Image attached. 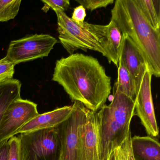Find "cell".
Returning <instances> with one entry per match:
<instances>
[{
	"instance_id": "cell-1",
	"label": "cell",
	"mask_w": 160,
	"mask_h": 160,
	"mask_svg": "<svg viewBox=\"0 0 160 160\" xmlns=\"http://www.w3.org/2000/svg\"><path fill=\"white\" fill-rule=\"evenodd\" d=\"M52 80L74 102L97 112L105 104L111 90V78L99 61L80 53L57 60Z\"/></svg>"
},
{
	"instance_id": "cell-2",
	"label": "cell",
	"mask_w": 160,
	"mask_h": 160,
	"mask_svg": "<svg viewBox=\"0 0 160 160\" xmlns=\"http://www.w3.org/2000/svg\"><path fill=\"white\" fill-rule=\"evenodd\" d=\"M111 18L138 50L152 76H160V31L153 28L136 0H117Z\"/></svg>"
},
{
	"instance_id": "cell-3",
	"label": "cell",
	"mask_w": 160,
	"mask_h": 160,
	"mask_svg": "<svg viewBox=\"0 0 160 160\" xmlns=\"http://www.w3.org/2000/svg\"><path fill=\"white\" fill-rule=\"evenodd\" d=\"M135 115V101L119 91L114 84L111 102L96 112L100 160H107L124 141L131 131V121Z\"/></svg>"
},
{
	"instance_id": "cell-4",
	"label": "cell",
	"mask_w": 160,
	"mask_h": 160,
	"mask_svg": "<svg viewBox=\"0 0 160 160\" xmlns=\"http://www.w3.org/2000/svg\"><path fill=\"white\" fill-rule=\"evenodd\" d=\"M22 160H60L61 143L56 128L20 134Z\"/></svg>"
},
{
	"instance_id": "cell-5",
	"label": "cell",
	"mask_w": 160,
	"mask_h": 160,
	"mask_svg": "<svg viewBox=\"0 0 160 160\" xmlns=\"http://www.w3.org/2000/svg\"><path fill=\"white\" fill-rule=\"evenodd\" d=\"M58 18L59 39L70 55L78 49L93 50L105 57V53L97 39L84 27L74 22L64 12L55 10Z\"/></svg>"
},
{
	"instance_id": "cell-6",
	"label": "cell",
	"mask_w": 160,
	"mask_h": 160,
	"mask_svg": "<svg viewBox=\"0 0 160 160\" xmlns=\"http://www.w3.org/2000/svg\"><path fill=\"white\" fill-rule=\"evenodd\" d=\"M58 40L48 34H37L12 41L6 57L15 65L48 57Z\"/></svg>"
},
{
	"instance_id": "cell-7",
	"label": "cell",
	"mask_w": 160,
	"mask_h": 160,
	"mask_svg": "<svg viewBox=\"0 0 160 160\" xmlns=\"http://www.w3.org/2000/svg\"><path fill=\"white\" fill-rule=\"evenodd\" d=\"M72 106L70 118L56 127L61 143L60 160H77L78 130L86 119L88 108L78 102Z\"/></svg>"
},
{
	"instance_id": "cell-8",
	"label": "cell",
	"mask_w": 160,
	"mask_h": 160,
	"mask_svg": "<svg viewBox=\"0 0 160 160\" xmlns=\"http://www.w3.org/2000/svg\"><path fill=\"white\" fill-rule=\"evenodd\" d=\"M38 114L37 105L31 101L21 98L13 102L0 124V143L14 136L20 128Z\"/></svg>"
},
{
	"instance_id": "cell-9",
	"label": "cell",
	"mask_w": 160,
	"mask_h": 160,
	"mask_svg": "<svg viewBox=\"0 0 160 160\" xmlns=\"http://www.w3.org/2000/svg\"><path fill=\"white\" fill-rule=\"evenodd\" d=\"M152 75L146 71L135 100V113L139 118L148 136L156 138L159 128L155 117L151 91Z\"/></svg>"
},
{
	"instance_id": "cell-10",
	"label": "cell",
	"mask_w": 160,
	"mask_h": 160,
	"mask_svg": "<svg viewBox=\"0 0 160 160\" xmlns=\"http://www.w3.org/2000/svg\"><path fill=\"white\" fill-rule=\"evenodd\" d=\"M83 27L97 39L109 63L113 62L118 67L123 35L116 23L112 19L105 26L85 22Z\"/></svg>"
},
{
	"instance_id": "cell-11",
	"label": "cell",
	"mask_w": 160,
	"mask_h": 160,
	"mask_svg": "<svg viewBox=\"0 0 160 160\" xmlns=\"http://www.w3.org/2000/svg\"><path fill=\"white\" fill-rule=\"evenodd\" d=\"M96 112L87 109L86 118L78 130L77 160H100Z\"/></svg>"
},
{
	"instance_id": "cell-12",
	"label": "cell",
	"mask_w": 160,
	"mask_h": 160,
	"mask_svg": "<svg viewBox=\"0 0 160 160\" xmlns=\"http://www.w3.org/2000/svg\"><path fill=\"white\" fill-rule=\"evenodd\" d=\"M72 111V106H65L52 111L39 114L20 128L16 132V135L56 128L67 120Z\"/></svg>"
},
{
	"instance_id": "cell-13",
	"label": "cell",
	"mask_w": 160,
	"mask_h": 160,
	"mask_svg": "<svg viewBox=\"0 0 160 160\" xmlns=\"http://www.w3.org/2000/svg\"><path fill=\"white\" fill-rule=\"evenodd\" d=\"M119 59L123 62L132 78L137 93L144 74L148 70V68L142 56L124 35H123Z\"/></svg>"
},
{
	"instance_id": "cell-14",
	"label": "cell",
	"mask_w": 160,
	"mask_h": 160,
	"mask_svg": "<svg viewBox=\"0 0 160 160\" xmlns=\"http://www.w3.org/2000/svg\"><path fill=\"white\" fill-rule=\"evenodd\" d=\"M131 143L134 160H160V143L156 138L135 135Z\"/></svg>"
},
{
	"instance_id": "cell-15",
	"label": "cell",
	"mask_w": 160,
	"mask_h": 160,
	"mask_svg": "<svg viewBox=\"0 0 160 160\" xmlns=\"http://www.w3.org/2000/svg\"><path fill=\"white\" fill-rule=\"evenodd\" d=\"M21 83L12 79L0 83V124L3 114L14 101L21 98Z\"/></svg>"
},
{
	"instance_id": "cell-16",
	"label": "cell",
	"mask_w": 160,
	"mask_h": 160,
	"mask_svg": "<svg viewBox=\"0 0 160 160\" xmlns=\"http://www.w3.org/2000/svg\"><path fill=\"white\" fill-rule=\"evenodd\" d=\"M118 68V80L115 83L117 89L119 91L135 101L137 92L134 81L120 59L119 60Z\"/></svg>"
},
{
	"instance_id": "cell-17",
	"label": "cell",
	"mask_w": 160,
	"mask_h": 160,
	"mask_svg": "<svg viewBox=\"0 0 160 160\" xmlns=\"http://www.w3.org/2000/svg\"><path fill=\"white\" fill-rule=\"evenodd\" d=\"M136 2L153 28L160 31V0H136Z\"/></svg>"
},
{
	"instance_id": "cell-18",
	"label": "cell",
	"mask_w": 160,
	"mask_h": 160,
	"mask_svg": "<svg viewBox=\"0 0 160 160\" xmlns=\"http://www.w3.org/2000/svg\"><path fill=\"white\" fill-rule=\"evenodd\" d=\"M21 0H0V22H7L17 16L20 9Z\"/></svg>"
},
{
	"instance_id": "cell-19",
	"label": "cell",
	"mask_w": 160,
	"mask_h": 160,
	"mask_svg": "<svg viewBox=\"0 0 160 160\" xmlns=\"http://www.w3.org/2000/svg\"><path fill=\"white\" fill-rule=\"evenodd\" d=\"M131 138L130 131L124 141L114 150L115 160H134L132 152Z\"/></svg>"
},
{
	"instance_id": "cell-20",
	"label": "cell",
	"mask_w": 160,
	"mask_h": 160,
	"mask_svg": "<svg viewBox=\"0 0 160 160\" xmlns=\"http://www.w3.org/2000/svg\"><path fill=\"white\" fill-rule=\"evenodd\" d=\"M15 66L6 57L0 60V83L12 79Z\"/></svg>"
},
{
	"instance_id": "cell-21",
	"label": "cell",
	"mask_w": 160,
	"mask_h": 160,
	"mask_svg": "<svg viewBox=\"0 0 160 160\" xmlns=\"http://www.w3.org/2000/svg\"><path fill=\"white\" fill-rule=\"evenodd\" d=\"M42 2L44 3L42 11L46 13L50 9L54 11L59 10L64 12L70 5L69 0H42Z\"/></svg>"
},
{
	"instance_id": "cell-22",
	"label": "cell",
	"mask_w": 160,
	"mask_h": 160,
	"mask_svg": "<svg viewBox=\"0 0 160 160\" xmlns=\"http://www.w3.org/2000/svg\"><path fill=\"white\" fill-rule=\"evenodd\" d=\"M9 152L8 160H22L20 140L18 136H13L8 140Z\"/></svg>"
},
{
	"instance_id": "cell-23",
	"label": "cell",
	"mask_w": 160,
	"mask_h": 160,
	"mask_svg": "<svg viewBox=\"0 0 160 160\" xmlns=\"http://www.w3.org/2000/svg\"><path fill=\"white\" fill-rule=\"evenodd\" d=\"M76 1L83 6L85 9L90 11L106 8L115 2L114 0H76Z\"/></svg>"
},
{
	"instance_id": "cell-24",
	"label": "cell",
	"mask_w": 160,
	"mask_h": 160,
	"mask_svg": "<svg viewBox=\"0 0 160 160\" xmlns=\"http://www.w3.org/2000/svg\"><path fill=\"white\" fill-rule=\"evenodd\" d=\"M86 15V9L82 5H79L75 8L71 18L78 25L83 27Z\"/></svg>"
},
{
	"instance_id": "cell-25",
	"label": "cell",
	"mask_w": 160,
	"mask_h": 160,
	"mask_svg": "<svg viewBox=\"0 0 160 160\" xmlns=\"http://www.w3.org/2000/svg\"><path fill=\"white\" fill-rule=\"evenodd\" d=\"M8 140H6L0 143V160H8L9 152Z\"/></svg>"
},
{
	"instance_id": "cell-26",
	"label": "cell",
	"mask_w": 160,
	"mask_h": 160,
	"mask_svg": "<svg viewBox=\"0 0 160 160\" xmlns=\"http://www.w3.org/2000/svg\"><path fill=\"white\" fill-rule=\"evenodd\" d=\"M107 160H115V153H114V152H113L110 154V156L108 157Z\"/></svg>"
}]
</instances>
